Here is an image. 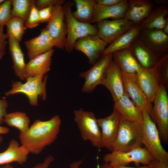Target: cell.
I'll return each instance as SVG.
<instances>
[{
	"label": "cell",
	"instance_id": "46",
	"mask_svg": "<svg viewBox=\"0 0 168 168\" xmlns=\"http://www.w3.org/2000/svg\"><path fill=\"white\" fill-rule=\"evenodd\" d=\"M154 1L159 6L168 5V1L167 0H156Z\"/></svg>",
	"mask_w": 168,
	"mask_h": 168
},
{
	"label": "cell",
	"instance_id": "17",
	"mask_svg": "<svg viewBox=\"0 0 168 168\" xmlns=\"http://www.w3.org/2000/svg\"><path fill=\"white\" fill-rule=\"evenodd\" d=\"M136 80L150 102L153 103L160 86L156 66L151 68L141 67L137 75Z\"/></svg>",
	"mask_w": 168,
	"mask_h": 168
},
{
	"label": "cell",
	"instance_id": "14",
	"mask_svg": "<svg viewBox=\"0 0 168 168\" xmlns=\"http://www.w3.org/2000/svg\"><path fill=\"white\" fill-rule=\"evenodd\" d=\"M100 84L110 91L114 102L125 93L122 72L113 59L106 70Z\"/></svg>",
	"mask_w": 168,
	"mask_h": 168
},
{
	"label": "cell",
	"instance_id": "35",
	"mask_svg": "<svg viewBox=\"0 0 168 168\" xmlns=\"http://www.w3.org/2000/svg\"><path fill=\"white\" fill-rule=\"evenodd\" d=\"M35 3L32 5L28 16L25 21V26L30 29L34 28L40 23L38 14L39 10L36 7Z\"/></svg>",
	"mask_w": 168,
	"mask_h": 168
},
{
	"label": "cell",
	"instance_id": "42",
	"mask_svg": "<svg viewBox=\"0 0 168 168\" xmlns=\"http://www.w3.org/2000/svg\"><path fill=\"white\" fill-rule=\"evenodd\" d=\"M122 0H96V3L104 6H111L119 3Z\"/></svg>",
	"mask_w": 168,
	"mask_h": 168
},
{
	"label": "cell",
	"instance_id": "18",
	"mask_svg": "<svg viewBox=\"0 0 168 168\" xmlns=\"http://www.w3.org/2000/svg\"><path fill=\"white\" fill-rule=\"evenodd\" d=\"M113 110L121 120L142 124V112L135 105L125 92L114 102Z\"/></svg>",
	"mask_w": 168,
	"mask_h": 168
},
{
	"label": "cell",
	"instance_id": "37",
	"mask_svg": "<svg viewBox=\"0 0 168 168\" xmlns=\"http://www.w3.org/2000/svg\"><path fill=\"white\" fill-rule=\"evenodd\" d=\"M61 0H37L35 6L40 10L50 6H53L59 2Z\"/></svg>",
	"mask_w": 168,
	"mask_h": 168
},
{
	"label": "cell",
	"instance_id": "3",
	"mask_svg": "<svg viewBox=\"0 0 168 168\" xmlns=\"http://www.w3.org/2000/svg\"><path fill=\"white\" fill-rule=\"evenodd\" d=\"M142 124L121 120L113 151L127 152L142 147Z\"/></svg>",
	"mask_w": 168,
	"mask_h": 168
},
{
	"label": "cell",
	"instance_id": "31",
	"mask_svg": "<svg viewBox=\"0 0 168 168\" xmlns=\"http://www.w3.org/2000/svg\"><path fill=\"white\" fill-rule=\"evenodd\" d=\"M25 21L21 18L12 16L6 24L8 39H14L21 41L27 27L24 25Z\"/></svg>",
	"mask_w": 168,
	"mask_h": 168
},
{
	"label": "cell",
	"instance_id": "41",
	"mask_svg": "<svg viewBox=\"0 0 168 168\" xmlns=\"http://www.w3.org/2000/svg\"><path fill=\"white\" fill-rule=\"evenodd\" d=\"M149 168H168V162L153 160L149 165Z\"/></svg>",
	"mask_w": 168,
	"mask_h": 168
},
{
	"label": "cell",
	"instance_id": "21",
	"mask_svg": "<svg viewBox=\"0 0 168 168\" xmlns=\"http://www.w3.org/2000/svg\"><path fill=\"white\" fill-rule=\"evenodd\" d=\"M30 59L53 49L54 43L45 28L42 29L39 35L25 41Z\"/></svg>",
	"mask_w": 168,
	"mask_h": 168
},
{
	"label": "cell",
	"instance_id": "44",
	"mask_svg": "<svg viewBox=\"0 0 168 168\" xmlns=\"http://www.w3.org/2000/svg\"><path fill=\"white\" fill-rule=\"evenodd\" d=\"M113 168H149V165H145L142 166L138 167H131L127 166L122 165H117L112 166Z\"/></svg>",
	"mask_w": 168,
	"mask_h": 168
},
{
	"label": "cell",
	"instance_id": "49",
	"mask_svg": "<svg viewBox=\"0 0 168 168\" xmlns=\"http://www.w3.org/2000/svg\"><path fill=\"white\" fill-rule=\"evenodd\" d=\"M0 168H13L12 166L9 164H7L0 167Z\"/></svg>",
	"mask_w": 168,
	"mask_h": 168
},
{
	"label": "cell",
	"instance_id": "28",
	"mask_svg": "<svg viewBox=\"0 0 168 168\" xmlns=\"http://www.w3.org/2000/svg\"><path fill=\"white\" fill-rule=\"evenodd\" d=\"M9 49L12 59L13 68L16 75L22 80L25 79L26 64L19 42L12 38L8 39Z\"/></svg>",
	"mask_w": 168,
	"mask_h": 168
},
{
	"label": "cell",
	"instance_id": "8",
	"mask_svg": "<svg viewBox=\"0 0 168 168\" xmlns=\"http://www.w3.org/2000/svg\"><path fill=\"white\" fill-rule=\"evenodd\" d=\"M65 1L61 0L53 6L51 16L45 28L54 43V47L61 49L64 48L67 35L63 5Z\"/></svg>",
	"mask_w": 168,
	"mask_h": 168
},
{
	"label": "cell",
	"instance_id": "11",
	"mask_svg": "<svg viewBox=\"0 0 168 168\" xmlns=\"http://www.w3.org/2000/svg\"><path fill=\"white\" fill-rule=\"evenodd\" d=\"M97 35L107 44H110L130 29L134 24L125 18L97 22Z\"/></svg>",
	"mask_w": 168,
	"mask_h": 168
},
{
	"label": "cell",
	"instance_id": "39",
	"mask_svg": "<svg viewBox=\"0 0 168 168\" xmlns=\"http://www.w3.org/2000/svg\"><path fill=\"white\" fill-rule=\"evenodd\" d=\"M4 26H0V51H5L6 45L8 43L6 40L8 39L7 35L3 32Z\"/></svg>",
	"mask_w": 168,
	"mask_h": 168
},
{
	"label": "cell",
	"instance_id": "32",
	"mask_svg": "<svg viewBox=\"0 0 168 168\" xmlns=\"http://www.w3.org/2000/svg\"><path fill=\"white\" fill-rule=\"evenodd\" d=\"M12 16L17 17L25 21L29 14L31 7L36 0H11Z\"/></svg>",
	"mask_w": 168,
	"mask_h": 168
},
{
	"label": "cell",
	"instance_id": "23",
	"mask_svg": "<svg viewBox=\"0 0 168 168\" xmlns=\"http://www.w3.org/2000/svg\"><path fill=\"white\" fill-rule=\"evenodd\" d=\"M128 8L124 18L134 24H139L155 7L154 2L150 0H130Z\"/></svg>",
	"mask_w": 168,
	"mask_h": 168
},
{
	"label": "cell",
	"instance_id": "4",
	"mask_svg": "<svg viewBox=\"0 0 168 168\" xmlns=\"http://www.w3.org/2000/svg\"><path fill=\"white\" fill-rule=\"evenodd\" d=\"M47 78V76L40 74L26 79L25 83L20 81L15 82L12 84L11 89L6 92L5 95L8 96L18 93L23 94L27 97L31 105L37 106L39 105V96L43 100L46 99Z\"/></svg>",
	"mask_w": 168,
	"mask_h": 168
},
{
	"label": "cell",
	"instance_id": "38",
	"mask_svg": "<svg viewBox=\"0 0 168 168\" xmlns=\"http://www.w3.org/2000/svg\"><path fill=\"white\" fill-rule=\"evenodd\" d=\"M8 106V104L6 100L0 99V125L4 122V117L7 114Z\"/></svg>",
	"mask_w": 168,
	"mask_h": 168
},
{
	"label": "cell",
	"instance_id": "30",
	"mask_svg": "<svg viewBox=\"0 0 168 168\" xmlns=\"http://www.w3.org/2000/svg\"><path fill=\"white\" fill-rule=\"evenodd\" d=\"M4 121L8 125L18 129L20 133H26L30 127L29 118L23 112L16 111L7 114Z\"/></svg>",
	"mask_w": 168,
	"mask_h": 168
},
{
	"label": "cell",
	"instance_id": "6",
	"mask_svg": "<svg viewBox=\"0 0 168 168\" xmlns=\"http://www.w3.org/2000/svg\"><path fill=\"white\" fill-rule=\"evenodd\" d=\"M150 117L155 124L161 140L168 143V96L166 86L160 85L153 101Z\"/></svg>",
	"mask_w": 168,
	"mask_h": 168
},
{
	"label": "cell",
	"instance_id": "15",
	"mask_svg": "<svg viewBox=\"0 0 168 168\" xmlns=\"http://www.w3.org/2000/svg\"><path fill=\"white\" fill-rule=\"evenodd\" d=\"M122 74L125 93L142 111L146 112L150 115L152 107V103L140 87L136 77Z\"/></svg>",
	"mask_w": 168,
	"mask_h": 168
},
{
	"label": "cell",
	"instance_id": "22",
	"mask_svg": "<svg viewBox=\"0 0 168 168\" xmlns=\"http://www.w3.org/2000/svg\"><path fill=\"white\" fill-rule=\"evenodd\" d=\"M54 51L53 49L30 59L26 64L25 79L40 74L45 75L49 72Z\"/></svg>",
	"mask_w": 168,
	"mask_h": 168
},
{
	"label": "cell",
	"instance_id": "5",
	"mask_svg": "<svg viewBox=\"0 0 168 168\" xmlns=\"http://www.w3.org/2000/svg\"><path fill=\"white\" fill-rule=\"evenodd\" d=\"M142 143L151 155L153 160L168 162V152L161 142L158 130L155 124L149 114L142 112Z\"/></svg>",
	"mask_w": 168,
	"mask_h": 168
},
{
	"label": "cell",
	"instance_id": "50",
	"mask_svg": "<svg viewBox=\"0 0 168 168\" xmlns=\"http://www.w3.org/2000/svg\"><path fill=\"white\" fill-rule=\"evenodd\" d=\"M5 53V51H0V60L2 58Z\"/></svg>",
	"mask_w": 168,
	"mask_h": 168
},
{
	"label": "cell",
	"instance_id": "16",
	"mask_svg": "<svg viewBox=\"0 0 168 168\" xmlns=\"http://www.w3.org/2000/svg\"><path fill=\"white\" fill-rule=\"evenodd\" d=\"M138 37L160 58L168 54V35L162 30H141Z\"/></svg>",
	"mask_w": 168,
	"mask_h": 168
},
{
	"label": "cell",
	"instance_id": "10",
	"mask_svg": "<svg viewBox=\"0 0 168 168\" xmlns=\"http://www.w3.org/2000/svg\"><path fill=\"white\" fill-rule=\"evenodd\" d=\"M102 56L91 68L80 74V77L85 80L82 92L90 93L100 84L106 70L113 60V55L111 53Z\"/></svg>",
	"mask_w": 168,
	"mask_h": 168
},
{
	"label": "cell",
	"instance_id": "43",
	"mask_svg": "<svg viewBox=\"0 0 168 168\" xmlns=\"http://www.w3.org/2000/svg\"><path fill=\"white\" fill-rule=\"evenodd\" d=\"M84 159L72 162L70 166V168H79Z\"/></svg>",
	"mask_w": 168,
	"mask_h": 168
},
{
	"label": "cell",
	"instance_id": "40",
	"mask_svg": "<svg viewBox=\"0 0 168 168\" xmlns=\"http://www.w3.org/2000/svg\"><path fill=\"white\" fill-rule=\"evenodd\" d=\"M54 160V157L51 155H49L46 157L42 162L37 164L31 168H48Z\"/></svg>",
	"mask_w": 168,
	"mask_h": 168
},
{
	"label": "cell",
	"instance_id": "27",
	"mask_svg": "<svg viewBox=\"0 0 168 168\" xmlns=\"http://www.w3.org/2000/svg\"><path fill=\"white\" fill-rule=\"evenodd\" d=\"M141 30L139 24H134L128 30L110 44L105 49L102 55L129 48L133 42L138 37Z\"/></svg>",
	"mask_w": 168,
	"mask_h": 168
},
{
	"label": "cell",
	"instance_id": "52",
	"mask_svg": "<svg viewBox=\"0 0 168 168\" xmlns=\"http://www.w3.org/2000/svg\"><path fill=\"white\" fill-rule=\"evenodd\" d=\"M2 140L3 138L1 136V135H0V143L2 142Z\"/></svg>",
	"mask_w": 168,
	"mask_h": 168
},
{
	"label": "cell",
	"instance_id": "26",
	"mask_svg": "<svg viewBox=\"0 0 168 168\" xmlns=\"http://www.w3.org/2000/svg\"><path fill=\"white\" fill-rule=\"evenodd\" d=\"M168 5L154 8L139 24L141 30H162L168 21Z\"/></svg>",
	"mask_w": 168,
	"mask_h": 168
},
{
	"label": "cell",
	"instance_id": "12",
	"mask_svg": "<svg viewBox=\"0 0 168 168\" xmlns=\"http://www.w3.org/2000/svg\"><path fill=\"white\" fill-rule=\"evenodd\" d=\"M108 44L97 35H88L77 40L73 49L80 51L87 57L90 65H94L100 58Z\"/></svg>",
	"mask_w": 168,
	"mask_h": 168
},
{
	"label": "cell",
	"instance_id": "47",
	"mask_svg": "<svg viewBox=\"0 0 168 168\" xmlns=\"http://www.w3.org/2000/svg\"><path fill=\"white\" fill-rule=\"evenodd\" d=\"M162 30L165 34L168 35V21L166 22Z\"/></svg>",
	"mask_w": 168,
	"mask_h": 168
},
{
	"label": "cell",
	"instance_id": "9",
	"mask_svg": "<svg viewBox=\"0 0 168 168\" xmlns=\"http://www.w3.org/2000/svg\"><path fill=\"white\" fill-rule=\"evenodd\" d=\"M153 160L151 154L145 148L138 147L127 152L113 151L105 155L103 160L112 166L120 165L126 166L134 162L149 165Z\"/></svg>",
	"mask_w": 168,
	"mask_h": 168
},
{
	"label": "cell",
	"instance_id": "24",
	"mask_svg": "<svg viewBox=\"0 0 168 168\" xmlns=\"http://www.w3.org/2000/svg\"><path fill=\"white\" fill-rule=\"evenodd\" d=\"M113 59L122 73L136 77L141 67L133 56L130 49H126L113 53Z\"/></svg>",
	"mask_w": 168,
	"mask_h": 168
},
{
	"label": "cell",
	"instance_id": "2",
	"mask_svg": "<svg viewBox=\"0 0 168 168\" xmlns=\"http://www.w3.org/2000/svg\"><path fill=\"white\" fill-rule=\"evenodd\" d=\"M72 3L69 2L63 5L67 35L64 48L68 53L72 52L74 44L78 39L88 35H97V26L87 22H82L75 19L72 11Z\"/></svg>",
	"mask_w": 168,
	"mask_h": 168
},
{
	"label": "cell",
	"instance_id": "48",
	"mask_svg": "<svg viewBox=\"0 0 168 168\" xmlns=\"http://www.w3.org/2000/svg\"><path fill=\"white\" fill-rule=\"evenodd\" d=\"M99 168H113L108 163H105L103 164Z\"/></svg>",
	"mask_w": 168,
	"mask_h": 168
},
{
	"label": "cell",
	"instance_id": "34",
	"mask_svg": "<svg viewBox=\"0 0 168 168\" xmlns=\"http://www.w3.org/2000/svg\"><path fill=\"white\" fill-rule=\"evenodd\" d=\"M11 0H6L0 5V26H4L12 17Z\"/></svg>",
	"mask_w": 168,
	"mask_h": 168
},
{
	"label": "cell",
	"instance_id": "25",
	"mask_svg": "<svg viewBox=\"0 0 168 168\" xmlns=\"http://www.w3.org/2000/svg\"><path fill=\"white\" fill-rule=\"evenodd\" d=\"M29 153L28 151L14 139L9 142L6 150L0 152V165L16 162L23 164L26 162Z\"/></svg>",
	"mask_w": 168,
	"mask_h": 168
},
{
	"label": "cell",
	"instance_id": "29",
	"mask_svg": "<svg viewBox=\"0 0 168 168\" xmlns=\"http://www.w3.org/2000/svg\"><path fill=\"white\" fill-rule=\"evenodd\" d=\"M76 10L72 12L77 20L82 22L91 23L93 15L96 0H75Z\"/></svg>",
	"mask_w": 168,
	"mask_h": 168
},
{
	"label": "cell",
	"instance_id": "19",
	"mask_svg": "<svg viewBox=\"0 0 168 168\" xmlns=\"http://www.w3.org/2000/svg\"><path fill=\"white\" fill-rule=\"evenodd\" d=\"M129 7L128 0H122L119 3L111 6L96 4L91 22L95 23L111 18L113 20L124 18Z\"/></svg>",
	"mask_w": 168,
	"mask_h": 168
},
{
	"label": "cell",
	"instance_id": "7",
	"mask_svg": "<svg viewBox=\"0 0 168 168\" xmlns=\"http://www.w3.org/2000/svg\"><path fill=\"white\" fill-rule=\"evenodd\" d=\"M74 120L77 125L81 138L90 141L94 147L100 148L101 132L94 113L82 108L74 110Z\"/></svg>",
	"mask_w": 168,
	"mask_h": 168
},
{
	"label": "cell",
	"instance_id": "45",
	"mask_svg": "<svg viewBox=\"0 0 168 168\" xmlns=\"http://www.w3.org/2000/svg\"><path fill=\"white\" fill-rule=\"evenodd\" d=\"M9 131V129L8 128L0 125V135L7 134Z\"/></svg>",
	"mask_w": 168,
	"mask_h": 168
},
{
	"label": "cell",
	"instance_id": "13",
	"mask_svg": "<svg viewBox=\"0 0 168 168\" xmlns=\"http://www.w3.org/2000/svg\"><path fill=\"white\" fill-rule=\"evenodd\" d=\"M121 119L116 111L113 110L109 116L97 119L99 127L101 129L100 148H105L111 152L118 133Z\"/></svg>",
	"mask_w": 168,
	"mask_h": 168
},
{
	"label": "cell",
	"instance_id": "33",
	"mask_svg": "<svg viewBox=\"0 0 168 168\" xmlns=\"http://www.w3.org/2000/svg\"><path fill=\"white\" fill-rule=\"evenodd\" d=\"M160 85L168 84V54L160 58L156 66Z\"/></svg>",
	"mask_w": 168,
	"mask_h": 168
},
{
	"label": "cell",
	"instance_id": "36",
	"mask_svg": "<svg viewBox=\"0 0 168 168\" xmlns=\"http://www.w3.org/2000/svg\"><path fill=\"white\" fill-rule=\"evenodd\" d=\"M53 6H50L39 10L38 14L40 23L48 22L53 12Z\"/></svg>",
	"mask_w": 168,
	"mask_h": 168
},
{
	"label": "cell",
	"instance_id": "1",
	"mask_svg": "<svg viewBox=\"0 0 168 168\" xmlns=\"http://www.w3.org/2000/svg\"><path fill=\"white\" fill-rule=\"evenodd\" d=\"M61 123L60 118L58 115L47 121L36 120L26 132L20 133L19 138L21 145L29 153L39 154L57 139Z\"/></svg>",
	"mask_w": 168,
	"mask_h": 168
},
{
	"label": "cell",
	"instance_id": "51",
	"mask_svg": "<svg viewBox=\"0 0 168 168\" xmlns=\"http://www.w3.org/2000/svg\"><path fill=\"white\" fill-rule=\"evenodd\" d=\"M6 0H0V5H1Z\"/></svg>",
	"mask_w": 168,
	"mask_h": 168
},
{
	"label": "cell",
	"instance_id": "20",
	"mask_svg": "<svg viewBox=\"0 0 168 168\" xmlns=\"http://www.w3.org/2000/svg\"><path fill=\"white\" fill-rule=\"evenodd\" d=\"M129 49L138 63L143 68H151L155 67L160 58L138 37L133 42Z\"/></svg>",
	"mask_w": 168,
	"mask_h": 168
}]
</instances>
